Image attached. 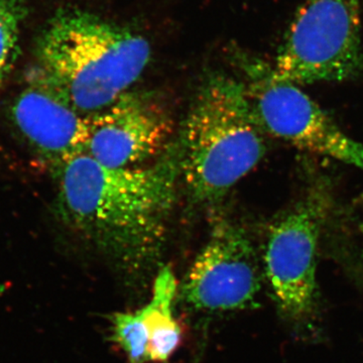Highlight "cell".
I'll list each match as a JSON object with an SVG mask.
<instances>
[{"label":"cell","instance_id":"6da1fadb","mask_svg":"<svg viewBox=\"0 0 363 363\" xmlns=\"http://www.w3.org/2000/svg\"><path fill=\"white\" fill-rule=\"evenodd\" d=\"M180 166L167 157L152 166L109 168L86 152L52 172L66 225L124 272L159 259L176 197Z\"/></svg>","mask_w":363,"mask_h":363},{"label":"cell","instance_id":"7a4b0ae2","mask_svg":"<svg viewBox=\"0 0 363 363\" xmlns=\"http://www.w3.org/2000/svg\"><path fill=\"white\" fill-rule=\"evenodd\" d=\"M150 59V45L140 33L76 9L57 13L38 44V68L85 117L128 92Z\"/></svg>","mask_w":363,"mask_h":363},{"label":"cell","instance_id":"3957f363","mask_svg":"<svg viewBox=\"0 0 363 363\" xmlns=\"http://www.w3.org/2000/svg\"><path fill=\"white\" fill-rule=\"evenodd\" d=\"M262 126L247 86L225 73H211L200 86L186 119L180 173L193 199H223L266 154Z\"/></svg>","mask_w":363,"mask_h":363},{"label":"cell","instance_id":"277c9868","mask_svg":"<svg viewBox=\"0 0 363 363\" xmlns=\"http://www.w3.org/2000/svg\"><path fill=\"white\" fill-rule=\"evenodd\" d=\"M360 0H303L274 75L294 84L342 82L363 73Z\"/></svg>","mask_w":363,"mask_h":363},{"label":"cell","instance_id":"5b68a950","mask_svg":"<svg viewBox=\"0 0 363 363\" xmlns=\"http://www.w3.org/2000/svg\"><path fill=\"white\" fill-rule=\"evenodd\" d=\"M245 83L262 130L298 149L363 169V145L353 140L297 85L271 69L245 63Z\"/></svg>","mask_w":363,"mask_h":363},{"label":"cell","instance_id":"8992f818","mask_svg":"<svg viewBox=\"0 0 363 363\" xmlns=\"http://www.w3.org/2000/svg\"><path fill=\"white\" fill-rule=\"evenodd\" d=\"M325 201L312 195L274 222L267 238L264 272L281 314L293 323L311 319L317 307V248Z\"/></svg>","mask_w":363,"mask_h":363},{"label":"cell","instance_id":"52a82bcc","mask_svg":"<svg viewBox=\"0 0 363 363\" xmlns=\"http://www.w3.org/2000/svg\"><path fill=\"white\" fill-rule=\"evenodd\" d=\"M262 286L257 252L242 227L215 224L183 286L186 301L203 311H233L247 307Z\"/></svg>","mask_w":363,"mask_h":363},{"label":"cell","instance_id":"ba28073f","mask_svg":"<svg viewBox=\"0 0 363 363\" xmlns=\"http://www.w3.org/2000/svg\"><path fill=\"white\" fill-rule=\"evenodd\" d=\"M171 133V121L161 105L128 91L88 117L85 152L109 168H133L159 154Z\"/></svg>","mask_w":363,"mask_h":363},{"label":"cell","instance_id":"9c48e42d","mask_svg":"<svg viewBox=\"0 0 363 363\" xmlns=\"http://www.w3.org/2000/svg\"><path fill=\"white\" fill-rule=\"evenodd\" d=\"M9 116L26 147L51 173L85 152L88 117L76 111L39 68L14 98Z\"/></svg>","mask_w":363,"mask_h":363},{"label":"cell","instance_id":"30bf717a","mask_svg":"<svg viewBox=\"0 0 363 363\" xmlns=\"http://www.w3.org/2000/svg\"><path fill=\"white\" fill-rule=\"evenodd\" d=\"M177 283L169 272L160 274L155 283L152 300L143 307L149 333L150 362H166L182 340V329L173 314Z\"/></svg>","mask_w":363,"mask_h":363},{"label":"cell","instance_id":"8fae6325","mask_svg":"<svg viewBox=\"0 0 363 363\" xmlns=\"http://www.w3.org/2000/svg\"><path fill=\"white\" fill-rule=\"evenodd\" d=\"M112 340L123 350L130 363L150 362L149 333L143 309L116 313L112 316Z\"/></svg>","mask_w":363,"mask_h":363},{"label":"cell","instance_id":"7c38bea8","mask_svg":"<svg viewBox=\"0 0 363 363\" xmlns=\"http://www.w3.org/2000/svg\"><path fill=\"white\" fill-rule=\"evenodd\" d=\"M25 0H0V89L18 57Z\"/></svg>","mask_w":363,"mask_h":363}]
</instances>
